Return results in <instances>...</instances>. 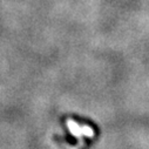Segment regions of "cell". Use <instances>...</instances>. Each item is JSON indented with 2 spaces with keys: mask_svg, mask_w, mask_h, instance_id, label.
I'll use <instances>...</instances> for the list:
<instances>
[{
  "mask_svg": "<svg viewBox=\"0 0 149 149\" xmlns=\"http://www.w3.org/2000/svg\"><path fill=\"white\" fill-rule=\"evenodd\" d=\"M67 127L68 130L70 132L72 135H74L75 137H88L92 139L94 136V130L92 127L86 126V125H79L78 122L73 121V120H68L67 121Z\"/></svg>",
  "mask_w": 149,
  "mask_h": 149,
  "instance_id": "obj_1",
  "label": "cell"
}]
</instances>
